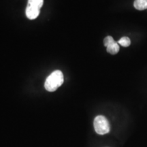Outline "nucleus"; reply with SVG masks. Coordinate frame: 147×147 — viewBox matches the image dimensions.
I'll return each instance as SVG.
<instances>
[{"label": "nucleus", "instance_id": "1", "mask_svg": "<svg viewBox=\"0 0 147 147\" xmlns=\"http://www.w3.org/2000/svg\"><path fill=\"white\" fill-rule=\"evenodd\" d=\"M64 82L63 74L61 71L55 70L47 77L45 83V89L49 92L56 91Z\"/></svg>", "mask_w": 147, "mask_h": 147}, {"label": "nucleus", "instance_id": "2", "mask_svg": "<svg viewBox=\"0 0 147 147\" xmlns=\"http://www.w3.org/2000/svg\"><path fill=\"white\" fill-rule=\"evenodd\" d=\"M44 0H28L26 8L27 17L30 20H34L39 16L40 8L43 5Z\"/></svg>", "mask_w": 147, "mask_h": 147}, {"label": "nucleus", "instance_id": "3", "mask_svg": "<svg viewBox=\"0 0 147 147\" xmlns=\"http://www.w3.org/2000/svg\"><path fill=\"white\" fill-rule=\"evenodd\" d=\"M95 131L97 134L100 135H104L109 133L110 131V124L107 119L102 115L96 117L93 122Z\"/></svg>", "mask_w": 147, "mask_h": 147}, {"label": "nucleus", "instance_id": "4", "mask_svg": "<svg viewBox=\"0 0 147 147\" xmlns=\"http://www.w3.org/2000/svg\"><path fill=\"white\" fill-rule=\"evenodd\" d=\"M119 45L118 42H114L113 43L110 44V45H108L107 47H106V50H107V52L109 53L111 55H116L119 53Z\"/></svg>", "mask_w": 147, "mask_h": 147}, {"label": "nucleus", "instance_id": "5", "mask_svg": "<svg viewBox=\"0 0 147 147\" xmlns=\"http://www.w3.org/2000/svg\"><path fill=\"white\" fill-rule=\"evenodd\" d=\"M134 6L138 10H144L147 9V0H135Z\"/></svg>", "mask_w": 147, "mask_h": 147}, {"label": "nucleus", "instance_id": "6", "mask_svg": "<svg viewBox=\"0 0 147 147\" xmlns=\"http://www.w3.org/2000/svg\"><path fill=\"white\" fill-rule=\"evenodd\" d=\"M118 44L124 47H128L131 45V40L128 37H123L118 41Z\"/></svg>", "mask_w": 147, "mask_h": 147}, {"label": "nucleus", "instance_id": "7", "mask_svg": "<svg viewBox=\"0 0 147 147\" xmlns=\"http://www.w3.org/2000/svg\"><path fill=\"white\" fill-rule=\"evenodd\" d=\"M114 42H115V41L114 40L113 37L107 36L106 38H105V39H104V45L106 47H107L108 45H110V44L113 43Z\"/></svg>", "mask_w": 147, "mask_h": 147}]
</instances>
